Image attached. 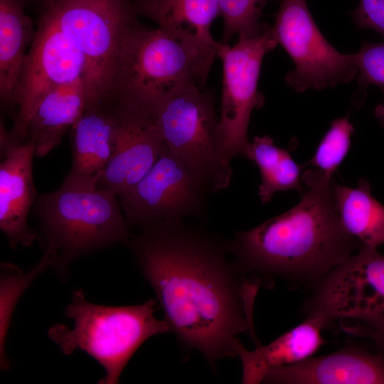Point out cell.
Wrapping results in <instances>:
<instances>
[{"label": "cell", "instance_id": "8", "mask_svg": "<svg viewBox=\"0 0 384 384\" xmlns=\"http://www.w3.org/2000/svg\"><path fill=\"white\" fill-rule=\"evenodd\" d=\"M277 44L273 28L263 24L253 33L238 36L232 46L219 42L217 56L223 62V92L218 130L230 161L238 155L247 156L250 116L264 103L257 90L262 62Z\"/></svg>", "mask_w": 384, "mask_h": 384}, {"label": "cell", "instance_id": "22", "mask_svg": "<svg viewBox=\"0 0 384 384\" xmlns=\"http://www.w3.org/2000/svg\"><path fill=\"white\" fill-rule=\"evenodd\" d=\"M247 159L255 163L261 175L258 196L262 204L271 201L279 191L297 190L302 193L305 188L302 169L288 150L274 144L268 135L255 137L250 142Z\"/></svg>", "mask_w": 384, "mask_h": 384}, {"label": "cell", "instance_id": "10", "mask_svg": "<svg viewBox=\"0 0 384 384\" xmlns=\"http://www.w3.org/2000/svg\"><path fill=\"white\" fill-rule=\"evenodd\" d=\"M272 28L294 62L286 82L295 90L333 87L357 75L355 54L341 53L326 40L306 0H282Z\"/></svg>", "mask_w": 384, "mask_h": 384}, {"label": "cell", "instance_id": "17", "mask_svg": "<svg viewBox=\"0 0 384 384\" xmlns=\"http://www.w3.org/2000/svg\"><path fill=\"white\" fill-rule=\"evenodd\" d=\"M326 327L318 316H308L299 325L270 343L256 346L252 351L243 346L238 357L242 364L244 384L261 383L270 369L303 361L324 344L321 331Z\"/></svg>", "mask_w": 384, "mask_h": 384}, {"label": "cell", "instance_id": "11", "mask_svg": "<svg viewBox=\"0 0 384 384\" xmlns=\"http://www.w3.org/2000/svg\"><path fill=\"white\" fill-rule=\"evenodd\" d=\"M208 194L166 146L151 169L119 201L129 229L139 230L202 215Z\"/></svg>", "mask_w": 384, "mask_h": 384}, {"label": "cell", "instance_id": "12", "mask_svg": "<svg viewBox=\"0 0 384 384\" xmlns=\"http://www.w3.org/2000/svg\"><path fill=\"white\" fill-rule=\"evenodd\" d=\"M81 53L42 13L17 85L14 106L18 112L11 135L23 142L29 122L43 97L60 85L83 79Z\"/></svg>", "mask_w": 384, "mask_h": 384}, {"label": "cell", "instance_id": "6", "mask_svg": "<svg viewBox=\"0 0 384 384\" xmlns=\"http://www.w3.org/2000/svg\"><path fill=\"white\" fill-rule=\"evenodd\" d=\"M43 13L81 53L87 100L111 97L122 45L139 22L133 0H60Z\"/></svg>", "mask_w": 384, "mask_h": 384}, {"label": "cell", "instance_id": "27", "mask_svg": "<svg viewBox=\"0 0 384 384\" xmlns=\"http://www.w3.org/2000/svg\"><path fill=\"white\" fill-rule=\"evenodd\" d=\"M357 28H370L384 39V0H360L352 11Z\"/></svg>", "mask_w": 384, "mask_h": 384}, {"label": "cell", "instance_id": "13", "mask_svg": "<svg viewBox=\"0 0 384 384\" xmlns=\"http://www.w3.org/2000/svg\"><path fill=\"white\" fill-rule=\"evenodd\" d=\"M116 102L114 149L97 186L111 190L119 198L146 174L166 144L156 125L154 112Z\"/></svg>", "mask_w": 384, "mask_h": 384}, {"label": "cell", "instance_id": "5", "mask_svg": "<svg viewBox=\"0 0 384 384\" xmlns=\"http://www.w3.org/2000/svg\"><path fill=\"white\" fill-rule=\"evenodd\" d=\"M157 306L154 299L132 306L96 304L87 300L83 289H78L64 311L73 326L55 324L48 336L65 355L80 350L96 360L105 370L100 384H117L143 343L171 332L166 321L155 316Z\"/></svg>", "mask_w": 384, "mask_h": 384}, {"label": "cell", "instance_id": "23", "mask_svg": "<svg viewBox=\"0 0 384 384\" xmlns=\"http://www.w3.org/2000/svg\"><path fill=\"white\" fill-rule=\"evenodd\" d=\"M51 260L43 254L40 262L28 272H23L16 265L2 262L0 265V368L10 369V362L5 350L6 338L11 316L21 296L34 279L51 267Z\"/></svg>", "mask_w": 384, "mask_h": 384}, {"label": "cell", "instance_id": "14", "mask_svg": "<svg viewBox=\"0 0 384 384\" xmlns=\"http://www.w3.org/2000/svg\"><path fill=\"white\" fill-rule=\"evenodd\" d=\"M35 144L14 138L1 147L0 228L9 246L31 245L37 234L28 225V215L37 196L33 178Z\"/></svg>", "mask_w": 384, "mask_h": 384}, {"label": "cell", "instance_id": "26", "mask_svg": "<svg viewBox=\"0 0 384 384\" xmlns=\"http://www.w3.org/2000/svg\"><path fill=\"white\" fill-rule=\"evenodd\" d=\"M355 56L358 84L377 85L384 93V41L363 44Z\"/></svg>", "mask_w": 384, "mask_h": 384}, {"label": "cell", "instance_id": "2", "mask_svg": "<svg viewBox=\"0 0 384 384\" xmlns=\"http://www.w3.org/2000/svg\"><path fill=\"white\" fill-rule=\"evenodd\" d=\"M302 180L306 189L296 206L227 240L236 267L261 287L280 281L313 291L362 246L339 220L332 178L315 168Z\"/></svg>", "mask_w": 384, "mask_h": 384}, {"label": "cell", "instance_id": "25", "mask_svg": "<svg viewBox=\"0 0 384 384\" xmlns=\"http://www.w3.org/2000/svg\"><path fill=\"white\" fill-rule=\"evenodd\" d=\"M269 0H218L223 18L220 43H227L234 36L253 33L261 28L258 20Z\"/></svg>", "mask_w": 384, "mask_h": 384}, {"label": "cell", "instance_id": "1", "mask_svg": "<svg viewBox=\"0 0 384 384\" xmlns=\"http://www.w3.org/2000/svg\"><path fill=\"white\" fill-rule=\"evenodd\" d=\"M127 246L181 346L214 368L238 357L241 334L260 344L253 309L261 286L236 267L227 240L181 221L139 230Z\"/></svg>", "mask_w": 384, "mask_h": 384}, {"label": "cell", "instance_id": "9", "mask_svg": "<svg viewBox=\"0 0 384 384\" xmlns=\"http://www.w3.org/2000/svg\"><path fill=\"white\" fill-rule=\"evenodd\" d=\"M304 306L306 316H318L326 326L346 319L384 332V255L362 245L329 272Z\"/></svg>", "mask_w": 384, "mask_h": 384}, {"label": "cell", "instance_id": "18", "mask_svg": "<svg viewBox=\"0 0 384 384\" xmlns=\"http://www.w3.org/2000/svg\"><path fill=\"white\" fill-rule=\"evenodd\" d=\"M87 101L82 78L55 87L43 97L29 122L26 139L35 144V156H44L60 144Z\"/></svg>", "mask_w": 384, "mask_h": 384}, {"label": "cell", "instance_id": "4", "mask_svg": "<svg viewBox=\"0 0 384 384\" xmlns=\"http://www.w3.org/2000/svg\"><path fill=\"white\" fill-rule=\"evenodd\" d=\"M217 48L139 22L122 45L112 97L155 112L174 93L191 87L203 89Z\"/></svg>", "mask_w": 384, "mask_h": 384}, {"label": "cell", "instance_id": "19", "mask_svg": "<svg viewBox=\"0 0 384 384\" xmlns=\"http://www.w3.org/2000/svg\"><path fill=\"white\" fill-rule=\"evenodd\" d=\"M133 6L138 16L177 37L214 48L219 45L210 33L220 15L218 0H133Z\"/></svg>", "mask_w": 384, "mask_h": 384}, {"label": "cell", "instance_id": "28", "mask_svg": "<svg viewBox=\"0 0 384 384\" xmlns=\"http://www.w3.org/2000/svg\"><path fill=\"white\" fill-rule=\"evenodd\" d=\"M354 334L356 336L372 339L384 356V332H377L364 324H360L355 328Z\"/></svg>", "mask_w": 384, "mask_h": 384}, {"label": "cell", "instance_id": "29", "mask_svg": "<svg viewBox=\"0 0 384 384\" xmlns=\"http://www.w3.org/2000/svg\"><path fill=\"white\" fill-rule=\"evenodd\" d=\"M24 3L38 6L42 13L47 11L57 4L60 0H23Z\"/></svg>", "mask_w": 384, "mask_h": 384}, {"label": "cell", "instance_id": "21", "mask_svg": "<svg viewBox=\"0 0 384 384\" xmlns=\"http://www.w3.org/2000/svg\"><path fill=\"white\" fill-rule=\"evenodd\" d=\"M332 188L344 229L362 245L375 248L384 245V206L372 195L370 182L361 178L350 188L333 181Z\"/></svg>", "mask_w": 384, "mask_h": 384}, {"label": "cell", "instance_id": "3", "mask_svg": "<svg viewBox=\"0 0 384 384\" xmlns=\"http://www.w3.org/2000/svg\"><path fill=\"white\" fill-rule=\"evenodd\" d=\"M118 196L108 188L63 182L33 205L44 253L62 281L77 258L116 244L127 245L129 229Z\"/></svg>", "mask_w": 384, "mask_h": 384}, {"label": "cell", "instance_id": "16", "mask_svg": "<svg viewBox=\"0 0 384 384\" xmlns=\"http://www.w3.org/2000/svg\"><path fill=\"white\" fill-rule=\"evenodd\" d=\"M262 383L384 384V356L348 346L334 353L270 369Z\"/></svg>", "mask_w": 384, "mask_h": 384}, {"label": "cell", "instance_id": "7", "mask_svg": "<svg viewBox=\"0 0 384 384\" xmlns=\"http://www.w3.org/2000/svg\"><path fill=\"white\" fill-rule=\"evenodd\" d=\"M154 117L166 146L206 193L230 185L233 169L221 144L211 94L196 87L183 89L164 99Z\"/></svg>", "mask_w": 384, "mask_h": 384}, {"label": "cell", "instance_id": "15", "mask_svg": "<svg viewBox=\"0 0 384 384\" xmlns=\"http://www.w3.org/2000/svg\"><path fill=\"white\" fill-rule=\"evenodd\" d=\"M117 124L113 97L87 101L70 129L72 161L64 181L97 186L114 152Z\"/></svg>", "mask_w": 384, "mask_h": 384}, {"label": "cell", "instance_id": "24", "mask_svg": "<svg viewBox=\"0 0 384 384\" xmlns=\"http://www.w3.org/2000/svg\"><path fill=\"white\" fill-rule=\"evenodd\" d=\"M353 131L348 116L334 119L308 164L332 178L348 152Z\"/></svg>", "mask_w": 384, "mask_h": 384}, {"label": "cell", "instance_id": "30", "mask_svg": "<svg viewBox=\"0 0 384 384\" xmlns=\"http://www.w3.org/2000/svg\"><path fill=\"white\" fill-rule=\"evenodd\" d=\"M374 114L379 123L384 127V104H380L375 107Z\"/></svg>", "mask_w": 384, "mask_h": 384}, {"label": "cell", "instance_id": "20", "mask_svg": "<svg viewBox=\"0 0 384 384\" xmlns=\"http://www.w3.org/2000/svg\"><path fill=\"white\" fill-rule=\"evenodd\" d=\"M23 0H0V99L14 105L15 93L36 31Z\"/></svg>", "mask_w": 384, "mask_h": 384}]
</instances>
